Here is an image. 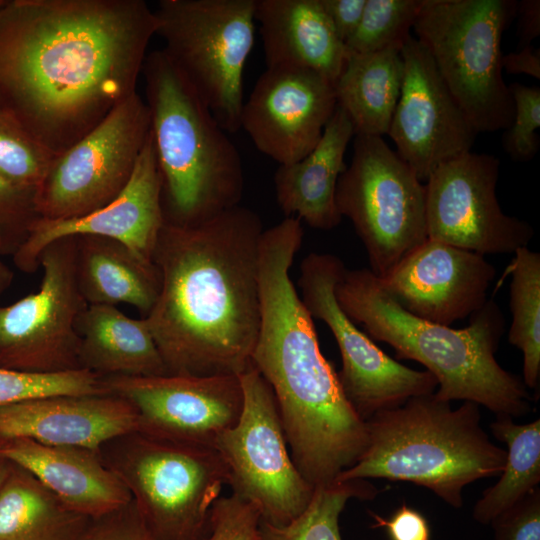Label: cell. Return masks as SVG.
<instances>
[{
  "label": "cell",
  "instance_id": "1",
  "mask_svg": "<svg viewBox=\"0 0 540 540\" xmlns=\"http://www.w3.org/2000/svg\"><path fill=\"white\" fill-rule=\"evenodd\" d=\"M156 29L143 0H6L0 117L61 154L137 92Z\"/></svg>",
  "mask_w": 540,
  "mask_h": 540
},
{
  "label": "cell",
  "instance_id": "2",
  "mask_svg": "<svg viewBox=\"0 0 540 540\" xmlns=\"http://www.w3.org/2000/svg\"><path fill=\"white\" fill-rule=\"evenodd\" d=\"M263 223L237 205L201 223H164L153 262L158 298L144 318L168 374L240 375L261 320Z\"/></svg>",
  "mask_w": 540,
  "mask_h": 540
},
{
  "label": "cell",
  "instance_id": "3",
  "mask_svg": "<svg viewBox=\"0 0 540 540\" xmlns=\"http://www.w3.org/2000/svg\"><path fill=\"white\" fill-rule=\"evenodd\" d=\"M303 237L296 217L263 231L261 320L251 363L273 392L295 466L317 487L334 482L357 462L368 435L320 349L313 318L290 278Z\"/></svg>",
  "mask_w": 540,
  "mask_h": 540
},
{
  "label": "cell",
  "instance_id": "4",
  "mask_svg": "<svg viewBox=\"0 0 540 540\" xmlns=\"http://www.w3.org/2000/svg\"><path fill=\"white\" fill-rule=\"evenodd\" d=\"M334 292L342 311L369 338L390 345L398 358L422 364L435 377L438 398L474 402L513 419L532 411L523 380L496 360L505 319L492 299L470 316L468 326L455 329L407 312L370 269L346 268Z\"/></svg>",
  "mask_w": 540,
  "mask_h": 540
},
{
  "label": "cell",
  "instance_id": "5",
  "mask_svg": "<svg viewBox=\"0 0 540 540\" xmlns=\"http://www.w3.org/2000/svg\"><path fill=\"white\" fill-rule=\"evenodd\" d=\"M366 422L367 446L335 481L386 479L427 488L447 505L461 508L464 488L499 476L506 449L481 424L480 406L464 401L453 409L435 392L414 396Z\"/></svg>",
  "mask_w": 540,
  "mask_h": 540
},
{
  "label": "cell",
  "instance_id": "6",
  "mask_svg": "<svg viewBox=\"0 0 540 540\" xmlns=\"http://www.w3.org/2000/svg\"><path fill=\"white\" fill-rule=\"evenodd\" d=\"M166 223L189 226L240 205L242 160L226 131L164 49L142 67Z\"/></svg>",
  "mask_w": 540,
  "mask_h": 540
},
{
  "label": "cell",
  "instance_id": "7",
  "mask_svg": "<svg viewBox=\"0 0 540 540\" xmlns=\"http://www.w3.org/2000/svg\"><path fill=\"white\" fill-rule=\"evenodd\" d=\"M517 4L422 0L413 26L477 133L507 129L514 118L513 97L502 75L501 39Z\"/></svg>",
  "mask_w": 540,
  "mask_h": 540
},
{
  "label": "cell",
  "instance_id": "8",
  "mask_svg": "<svg viewBox=\"0 0 540 540\" xmlns=\"http://www.w3.org/2000/svg\"><path fill=\"white\" fill-rule=\"evenodd\" d=\"M105 463L129 490L154 540H205L210 511L229 485L214 447L177 443L139 432L106 444Z\"/></svg>",
  "mask_w": 540,
  "mask_h": 540
},
{
  "label": "cell",
  "instance_id": "9",
  "mask_svg": "<svg viewBox=\"0 0 540 540\" xmlns=\"http://www.w3.org/2000/svg\"><path fill=\"white\" fill-rule=\"evenodd\" d=\"M255 7L256 0H161L154 10L164 51L226 132L241 128Z\"/></svg>",
  "mask_w": 540,
  "mask_h": 540
},
{
  "label": "cell",
  "instance_id": "10",
  "mask_svg": "<svg viewBox=\"0 0 540 540\" xmlns=\"http://www.w3.org/2000/svg\"><path fill=\"white\" fill-rule=\"evenodd\" d=\"M425 184L380 136L355 135L335 201L352 222L370 270L386 277L427 239Z\"/></svg>",
  "mask_w": 540,
  "mask_h": 540
},
{
  "label": "cell",
  "instance_id": "11",
  "mask_svg": "<svg viewBox=\"0 0 540 540\" xmlns=\"http://www.w3.org/2000/svg\"><path fill=\"white\" fill-rule=\"evenodd\" d=\"M243 410L216 441L235 494L260 511L261 520L283 526L308 506L315 487L298 471L288 451L273 392L252 363L239 375Z\"/></svg>",
  "mask_w": 540,
  "mask_h": 540
},
{
  "label": "cell",
  "instance_id": "12",
  "mask_svg": "<svg viewBox=\"0 0 540 540\" xmlns=\"http://www.w3.org/2000/svg\"><path fill=\"white\" fill-rule=\"evenodd\" d=\"M150 130L148 106L135 92L52 159L35 193L39 218H78L108 204L128 183Z\"/></svg>",
  "mask_w": 540,
  "mask_h": 540
},
{
  "label": "cell",
  "instance_id": "13",
  "mask_svg": "<svg viewBox=\"0 0 540 540\" xmlns=\"http://www.w3.org/2000/svg\"><path fill=\"white\" fill-rule=\"evenodd\" d=\"M75 258V236L50 243L39 256V290L0 305V368L44 374L81 369L77 323L88 304Z\"/></svg>",
  "mask_w": 540,
  "mask_h": 540
},
{
  "label": "cell",
  "instance_id": "14",
  "mask_svg": "<svg viewBox=\"0 0 540 540\" xmlns=\"http://www.w3.org/2000/svg\"><path fill=\"white\" fill-rule=\"evenodd\" d=\"M345 269L338 256L312 252L300 264L298 285L308 313L324 322L335 338L342 361L341 387L366 421L414 396L435 392L437 381L427 370L409 368L387 355L342 311L334 291Z\"/></svg>",
  "mask_w": 540,
  "mask_h": 540
},
{
  "label": "cell",
  "instance_id": "15",
  "mask_svg": "<svg viewBox=\"0 0 540 540\" xmlns=\"http://www.w3.org/2000/svg\"><path fill=\"white\" fill-rule=\"evenodd\" d=\"M499 165L493 155L470 151L430 175L424 183L429 239L484 256L528 247L532 226L506 215L498 202Z\"/></svg>",
  "mask_w": 540,
  "mask_h": 540
},
{
  "label": "cell",
  "instance_id": "16",
  "mask_svg": "<svg viewBox=\"0 0 540 540\" xmlns=\"http://www.w3.org/2000/svg\"><path fill=\"white\" fill-rule=\"evenodd\" d=\"M103 384L135 408L139 433L177 443L214 447L243 410L239 375L110 376Z\"/></svg>",
  "mask_w": 540,
  "mask_h": 540
},
{
  "label": "cell",
  "instance_id": "17",
  "mask_svg": "<svg viewBox=\"0 0 540 540\" xmlns=\"http://www.w3.org/2000/svg\"><path fill=\"white\" fill-rule=\"evenodd\" d=\"M403 82L388 135L396 153L425 183L443 163L471 151L478 134L413 36L403 43Z\"/></svg>",
  "mask_w": 540,
  "mask_h": 540
},
{
  "label": "cell",
  "instance_id": "18",
  "mask_svg": "<svg viewBox=\"0 0 540 540\" xmlns=\"http://www.w3.org/2000/svg\"><path fill=\"white\" fill-rule=\"evenodd\" d=\"M337 106L334 83L310 70L270 67L241 113V128L279 165L297 162L318 144Z\"/></svg>",
  "mask_w": 540,
  "mask_h": 540
},
{
  "label": "cell",
  "instance_id": "19",
  "mask_svg": "<svg viewBox=\"0 0 540 540\" xmlns=\"http://www.w3.org/2000/svg\"><path fill=\"white\" fill-rule=\"evenodd\" d=\"M164 223L162 180L150 130L128 183L113 200L78 218H38L13 255V262L20 271L34 273L39 269V256L47 245L64 237L79 235L119 241L141 259L153 262L154 249Z\"/></svg>",
  "mask_w": 540,
  "mask_h": 540
},
{
  "label": "cell",
  "instance_id": "20",
  "mask_svg": "<svg viewBox=\"0 0 540 540\" xmlns=\"http://www.w3.org/2000/svg\"><path fill=\"white\" fill-rule=\"evenodd\" d=\"M495 275L484 255L428 238L380 279L410 314L451 326L483 307Z\"/></svg>",
  "mask_w": 540,
  "mask_h": 540
},
{
  "label": "cell",
  "instance_id": "21",
  "mask_svg": "<svg viewBox=\"0 0 540 540\" xmlns=\"http://www.w3.org/2000/svg\"><path fill=\"white\" fill-rule=\"evenodd\" d=\"M138 428L135 408L111 393L50 395L0 406V442L23 438L101 451Z\"/></svg>",
  "mask_w": 540,
  "mask_h": 540
},
{
  "label": "cell",
  "instance_id": "22",
  "mask_svg": "<svg viewBox=\"0 0 540 540\" xmlns=\"http://www.w3.org/2000/svg\"><path fill=\"white\" fill-rule=\"evenodd\" d=\"M0 455L29 471L66 507L94 519L132 501L101 451L16 438L0 442Z\"/></svg>",
  "mask_w": 540,
  "mask_h": 540
},
{
  "label": "cell",
  "instance_id": "23",
  "mask_svg": "<svg viewBox=\"0 0 540 540\" xmlns=\"http://www.w3.org/2000/svg\"><path fill=\"white\" fill-rule=\"evenodd\" d=\"M265 62L314 71L334 84L348 53L320 0H256Z\"/></svg>",
  "mask_w": 540,
  "mask_h": 540
},
{
  "label": "cell",
  "instance_id": "24",
  "mask_svg": "<svg viewBox=\"0 0 540 540\" xmlns=\"http://www.w3.org/2000/svg\"><path fill=\"white\" fill-rule=\"evenodd\" d=\"M354 134L346 112L338 105L314 149L301 160L279 165L274 175L278 206L286 217H297L318 230L339 225L335 201L338 179L346 169L344 155Z\"/></svg>",
  "mask_w": 540,
  "mask_h": 540
},
{
  "label": "cell",
  "instance_id": "25",
  "mask_svg": "<svg viewBox=\"0 0 540 540\" xmlns=\"http://www.w3.org/2000/svg\"><path fill=\"white\" fill-rule=\"evenodd\" d=\"M77 330L81 369L103 378L168 374L144 317L131 318L117 306L87 305Z\"/></svg>",
  "mask_w": 540,
  "mask_h": 540
},
{
  "label": "cell",
  "instance_id": "26",
  "mask_svg": "<svg viewBox=\"0 0 540 540\" xmlns=\"http://www.w3.org/2000/svg\"><path fill=\"white\" fill-rule=\"evenodd\" d=\"M76 237V277L88 305L128 304L148 315L161 287L154 262L137 256L125 244L106 237Z\"/></svg>",
  "mask_w": 540,
  "mask_h": 540
},
{
  "label": "cell",
  "instance_id": "27",
  "mask_svg": "<svg viewBox=\"0 0 540 540\" xmlns=\"http://www.w3.org/2000/svg\"><path fill=\"white\" fill-rule=\"evenodd\" d=\"M403 74L404 63L398 49L348 53L334 88L337 105L348 115L355 135L388 134Z\"/></svg>",
  "mask_w": 540,
  "mask_h": 540
},
{
  "label": "cell",
  "instance_id": "28",
  "mask_svg": "<svg viewBox=\"0 0 540 540\" xmlns=\"http://www.w3.org/2000/svg\"><path fill=\"white\" fill-rule=\"evenodd\" d=\"M90 521L13 463L0 489V540H79Z\"/></svg>",
  "mask_w": 540,
  "mask_h": 540
},
{
  "label": "cell",
  "instance_id": "29",
  "mask_svg": "<svg viewBox=\"0 0 540 540\" xmlns=\"http://www.w3.org/2000/svg\"><path fill=\"white\" fill-rule=\"evenodd\" d=\"M490 430L507 449L499 480L483 491L472 510L473 519L483 525L490 524L540 483V419L518 424L509 416H496Z\"/></svg>",
  "mask_w": 540,
  "mask_h": 540
},
{
  "label": "cell",
  "instance_id": "30",
  "mask_svg": "<svg viewBox=\"0 0 540 540\" xmlns=\"http://www.w3.org/2000/svg\"><path fill=\"white\" fill-rule=\"evenodd\" d=\"M511 265L508 341L523 353V382L532 390L540 380V254L523 247Z\"/></svg>",
  "mask_w": 540,
  "mask_h": 540
},
{
  "label": "cell",
  "instance_id": "31",
  "mask_svg": "<svg viewBox=\"0 0 540 540\" xmlns=\"http://www.w3.org/2000/svg\"><path fill=\"white\" fill-rule=\"evenodd\" d=\"M377 487L364 479L334 481L317 486L306 509L283 526L260 521V540H342L339 517L353 498L372 500Z\"/></svg>",
  "mask_w": 540,
  "mask_h": 540
},
{
  "label": "cell",
  "instance_id": "32",
  "mask_svg": "<svg viewBox=\"0 0 540 540\" xmlns=\"http://www.w3.org/2000/svg\"><path fill=\"white\" fill-rule=\"evenodd\" d=\"M422 0H366L359 25L345 42L347 53L400 50L410 36Z\"/></svg>",
  "mask_w": 540,
  "mask_h": 540
},
{
  "label": "cell",
  "instance_id": "33",
  "mask_svg": "<svg viewBox=\"0 0 540 540\" xmlns=\"http://www.w3.org/2000/svg\"><path fill=\"white\" fill-rule=\"evenodd\" d=\"M105 393L103 378L86 369L44 374L0 368V406L50 395Z\"/></svg>",
  "mask_w": 540,
  "mask_h": 540
},
{
  "label": "cell",
  "instance_id": "34",
  "mask_svg": "<svg viewBox=\"0 0 540 540\" xmlns=\"http://www.w3.org/2000/svg\"><path fill=\"white\" fill-rule=\"evenodd\" d=\"M54 157L17 127L0 117V174L37 191Z\"/></svg>",
  "mask_w": 540,
  "mask_h": 540
},
{
  "label": "cell",
  "instance_id": "35",
  "mask_svg": "<svg viewBox=\"0 0 540 540\" xmlns=\"http://www.w3.org/2000/svg\"><path fill=\"white\" fill-rule=\"evenodd\" d=\"M514 101V118L502 137L503 148L517 162L534 158L540 148V89L514 82L508 85Z\"/></svg>",
  "mask_w": 540,
  "mask_h": 540
},
{
  "label": "cell",
  "instance_id": "36",
  "mask_svg": "<svg viewBox=\"0 0 540 540\" xmlns=\"http://www.w3.org/2000/svg\"><path fill=\"white\" fill-rule=\"evenodd\" d=\"M35 193L0 174V241L4 255L16 253L39 218Z\"/></svg>",
  "mask_w": 540,
  "mask_h": 540
},
{
  "label": "cell",
  "instance_id": "37",
  "mask_svg": "<svg viewBox=\"0 0 540 540\" xmlns=\"http://www.w3.org/2000/svg\"><path fill=\"white\" fill-rule=\"evenodd\" d=\"M261 514L251 502L232 494L219 497L210 511L205 540H260Z\"/></svg>",
  "mask_w": 540,
  "mask_h": 540
},
{
  "label": "cell",
  "instance_id": "38",
  "mask_svg": "<svg viewBox=\"0 0 540 540\" xmlns=\"http://www.w3.org/2000/svg\"><path fill=\"white\" fill-rule=\"evenodd\" d=\"M490 524L494 540H540V488L500 513Z\"/></svg>",
  "mask_w": 540,
  "mask_h": 540
},
{
  "label": "cell",
  "instance_id": "39",
  "mask_svg": "<svg viewBox=\"0 0 540 540\" xmlns=\"http://www.w3.org/2000/svg\"><path fill=\"white\" fill-rule=\"evenodd\" d=\"M79 540H154L133 501L127 506L91 519Z\"/></svg>",
  "mask_w": 540,
  "mask_h": 540
},
{
  "label": "cell",
  "instance_id": "40",
  "mask_svg": "<svg viewBox=\"0 0 540 540\" xmlns=\"http://www.w3.org/2000/svg\"><path fill=\"white\" fill-rule=\"evenodd\" d=\"M373 519L372 528H384L389 540H430L431 532L427 519L418 510L402 504L389 518L369 510Z\"/></svg>",
  "mask_w": 540,
  "mask_h": 540
},
{
  "label": "cell",
  "instance_id": "41",
  "mask_svg": "<svg viewBox=\"0 0 540 540\" xmlns=\"http://www.w3.org/2000/svg\"><path fill=\"white\" fill-rule=\"evenodd\" d=\"M336 34L345 42L361 20L366 0H320Z\"/></svg>",
  "mask_w": 540,
  "mask_h": 540
},
{
  "label": "cell",
  "instance_id": "42",
  "mask_svg": "<svg viewBox=\"0 0 540 540\" xmlns=\"http://www.w3.org/2000/svg\"><path fill=\"white\" fill-rule=\"evenodd\" d=\"M517 10L519 47L522 48L531 45L540 35V1L522 0L518 2Z\"/></svg>",
  "mask_w": 540,
  "mask_h": 540
},
{
  "label": "cell",
  "instance_id": "43",
  "mask_svg": "<svg viewBox=\"0 0 540 540\" xmlns=\"http://www.w3.org/2000/svg\"><path fill=\"white\" fill-rule=\"evenodd\" d=\"M502 68L508 73H524L540 79V50L528 45L502 57Z\"/></svg>",
  "mask_w": 540,
  "mask_h": 540
},
{
  "label": "cell",
  "instance_id": "44",
  "mask_svg": "<svg viewBox=\"0 0 540 540\" xmlns=\"http://www.w3.org/2000/svg\"><path fill=\"white\" fill-rule=\"evenodd\" d=\"M2 256H4V251L0 241V296L12 285L14 279V272L2 260Z\"/></svg>",
  "mask_w": 540,
  "mask_h": 540
},
{
  "label": "cell",
  "instance_id": "45",
  "mask_svg": "<svg viewBox=\"0 0 540 540\" xmlns=\"http://www.w3.org/2000/svg\"><path fill=\"white\" fill-rule=\"evenodd\" d=\"M13 463L0 455V489L7 479Z\"/></svg>",
  "mask_w": 540,
  "mask_h": 540
},
{
  "label": "cell",
  "instance_id": "46",
  "mask_svg": "<svg viewBox=\"0 0 540 540\" xmlns=\"http://www.w3.org/2000/svg\"><path fill=\"white\" fill-rule=\"evenodd\" d=\"M6 0H0V7L5 3Z\"/></svg>",
  "mask_w": 540,
  "mask_h": 540
}]
</instances>
